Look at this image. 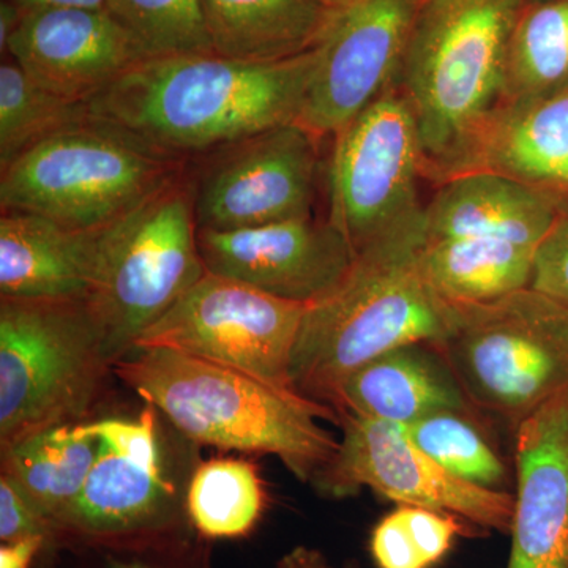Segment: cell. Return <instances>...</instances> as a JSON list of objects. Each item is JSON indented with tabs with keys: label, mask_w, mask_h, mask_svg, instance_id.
Wrapping results in <instances>:
<instances>
[{
	"label": "cell",
	"mask_w": 568,
	"mask_h": 568,
	"mask_svg": "<svg viewBox=\"0 0 568 568\" xmlns=\"http://www.w3.org/2000/svg\"><path fill=\"white\" fill-rule=\"evenodd\" d=\"M315 50L271 63L213 52L145 59L88 103L89 118L183 162L297 123Z\"/></svg>",
	"instance_id": "1"
},
{
	"label": "cell",
	"mask_w": 568,
	"mask_h": 568,
	"mask_svg": "<svg viewBox=\"0 0 568 568\" xmlns=\"http://www.w3.org/2000/svg\"><path fill=\"white\" fill-rule=\"evenodd\" d=\"M425 242L424 213L355 253L343 282L306 306L291 361V383L298 394L331 407L347 377L377 355L447 338L455 306L426 280Z\"/></svg>",
	"instance_id": "2"
},
{
	"label": "cell",
	"mask_w": 568,
	"mask_h": 568,
	"mask_svg": "<svg viewBox=\"0 0 568 568\" xmlns=\"http://www.w3.org/2000/svg\"><path fill=\"white\" fill-rule=\"evenodd\" d=\"M123 383L194 444L272 455L301 481L334 458L332 407L295 390L162 347H136L114 365Z\"/></svg>",
	"instance_id": "3"
},
{
	"label": "cell",
	"mask_w": 568,
	"mask_h": 568,
	"mask_svg": "<svg viewBox=\"0 0 568 568\" xmlns=\"http://www.w3.org/2000/svg\"><path fill=\"white\" fill-rule=\"evenodd\" d=\"M528 0H424L399 91L414 119L424 174L454 178L474 138L506 99L511 32Z\"/></svg>",
	"instance_id": "4"
},
{
	"label": "cell",
	"mask_w": 568,
	"mask_h": 568,
	"mask_svg": "<svg viewBox=\"0 0 568 568\" xmlns=\"http://www.w3.org/2000/svg\"><path fill=\"white\" fill-rule=\"evenodd\" d=\"M207 274L183 173L99 230V264L85 298L114 366Z\"/></svg>",
	"instance_id": "5"
},
{
	"label": "cell",
	"mask_w": 568,
	"mask_h": 568,
	"mask_svg": "<svg viewBox=\"0 0 568 568\" xmlns=\"http://www.w3.org/2000/svg\"><path fill=\"white\" fill-rule=\"evenodd\" d=\"M111 369L84 298H0V448L84 422Z\"/></svg>",
	"instance_id": "6"
},
{
	"label": "cell",
	"mask_w": 568,
	"mask_h": 568,
	"mask_svg": "<svg viewBox=\"0 0 568 568\" xmlns=\"http://www.w3.org/2000/svg\"><path fill=\"white\" fill-rule=\"evenodd\" d=\"M182 173L183 162L88 115L0 171V209L36 213L71 230H100Z\"/></svg>",
	"instance_id": "7"
},
{
	"label": "cell",
	"mask_w": 568,
	"mask_h": 568,
	"mask_svg": "<svg viewBox=\"0 0 568 568\" xmlns=\"http://www.w3.org/2000/svg\"><path fill=\"white\" fill-rule=\"evenodd\" d=\"M450 334L436 345L478 414L517 428L568 388V308L532 287L454 305Z\"/></svg>",
	"instance_id": "8"
},
{
	"label": "cell",
	"mask_w": 568,
	"mask_h": 568,
	"mask_svg": "<svg viewBox=\"0 0 568 568\" xmlns=\"http://www.w3.org/2000/svg\"><path fill=\"white\" fill-rule=\"evenodd\" d=\"M328 216L354 252L417 222L424 156L416 119L398 85L388 88L334 136Z\"/></svg>",
	"instance_id": "9"
},
{
	"label": "cell",
	"mask_w": 568,
	"mask_h": 568,
	"mask_svg": "<svg viewBox=\"0 0 568 568\" xmlns=\"http://www.w3.org/2000/svg\"><path fill=\"white\" fill-rule=\"evenodd\" d=\"M92 428L99 455L77 503L55 525L54 541L134 547L178 529L185 496L168 477L156 409L100 418Z\"/></svg>",
	"instance_id": "10"
},
{
	"label": "cell",
	"mask_w": 568,
	"mask_h": 568,
	"mask_svg": "<svg viewBox=\"0 0 568 568\" xmlns=\"http://www.w3.org/2000/svg\"><path fill=\"white\" fill-rule=\"evenodd\" d=\"M305 312L306 305L207 272L136 347L192 355L295 390L291 361Z\"/></svg>",
	"instance_id": "11"
},
{
	"label": "cell",
	"mask_w": 568,
	"mask_h": 568,
	"mask_svg": "<svg viewBox=\"0 0 568 568\" xmlns=\"http://www.w3.org/2000/svg\"><path fill=\"white\" fill-rule=\"evenodd\" d=\"M336 424L342 428L338 448L312 480L321 495L342 499L369 488L399 506L429 508L510 534L515 496L506 489L478 487L448 473L403 425L349 413L336 414Z\"/></svg>",
	"instance_id": "12"
},
{
	"label": "cell",
	"mask_w": 568,
	"mask_h": 568,
	"mask_svg": "<svg viewBox=\"0 0 568 568\" xmlns=\"http://www.w3.org/2000/svg\"><path fill=\"white\" fill-rule=\"evenodd\" d=\"M317 141L287 123L205 153L189 179L197 230H248L313 216Z\"/></svg>",
	"instance_id": "13"
},
{
	"label": "cell",
	"mask_w": 568,
	"mask_h": 568,
	"mask_svg": "<svg viewBox=\"0 0 568 568\" xmlns=\"http://www.w3.org/2000/svg\"><path fill=\"white\" fill-rule=\"evenodd\" d=\"M424 0H355L332 11L315 44V65L298 125L334 138L398 82Z\"/></svg>",
	"instance_id": "14"
},
{
	"label": "cell",
	"mask_w": 568,
	"mask_h": 568,
	"mask_svg": "<svg viewBox=\"0 0 568 568\" xmlns=\"http://www.w3.org/2000/svg\"><path fill=\"white\" fill-rule=\"evenodd\" d=\"M197 246L209 274L306 306L331 294L355 260L342 233L315 216L248 230H197Z\"/></svg>",
	"instance_id": "15"
},
{
	"label": "cell",
	"mask_w": 568,
	"mask_h": 568,
	"mask_svg": "<svg viewBox=\"0 0 568 568\" xmlns=\"http://www.w3.org/2000/svg\"><path fill=\"white\" fill-rule=\"evenodd\" d=\"M44 89L88 104L148 55L106 10L24 11L6 51Z\"/></svg>",
	"instance_id": "16"
},
{
	"label": "cell",
	"mask_w": 568,
	"mask_h": 568,
	"mask_svg": "<svg viewBox=\"0 0 568 568\" xmlns=\"http://www.w3.org/2000/svg\"><path fill=\"white\" fill-rule=\"evenodd\" d=\"M507 568H568V388L515 428Z\"/></svg>",
	"instance_id": "17"
},
{
	"label": "cell",
	"mask_w": 568,
	"mask_h": 568,
	"mask_svg": "<svg viewBox=\"0 0 568 568\" xmlns=\"http://www.w3.org/2000/svg\"><path fill=\"white\" fill-rule=\"evenodd\" d=\"M476 171L504 175L568 209V88L504 100L455 175Z\"/></svg>",
	"instance_id": "18"
},
{
	"label": "cell",
	"mask_w": 568,
	"mask_h": 568,
	"mask_svg": "<svg viewBox=\"0 0 568 568\" xmlns=\"http://www.w3.org/2000/svg\"><path fill=\"white\" fill-rule=\"evenodd\" d=\"M335 414L407 426L432 414L478 416L439 347L413 343L377 355L338 387L331 403Z\"/></svg>",
	"instance_id": "19"
},
{
	"label": "cell",
	"mask_w": 568,
	"mask_h": 568,
	"mask_svg": "<svg viewBox=\"0 0 568 568\" xmlns=\"http://www.w3.org/2000/svg\"><path fill=\"white\" fill-rule=\"evenodd\" d=\"M562 207L547 194L504 178L476 171L440 183L425 205L426 242L496 239L537 250Z\"/></svg>",
	"instance_id": "20"
},
{
	"label": "cell",
	"mask_w": 568,
	"mask_h": 568,
	"mask_svg": "<svg viewBox=\"0 0 568 568\" xmlns=\"http://www.w3.org/2000/svg\"><path fill=\"white\" fill-rule=\"evenodd\" d=\"M99 264V230L36 215H0V298H88Z\"/></svg>",
	"instance_id": "21"
},
{
	"label": "cell",
	"mask_w": 568,
	"mask_h": 568,
	"mask_svg": "<svg viewBox=\"0 0 568 568\" xmlns=\"http://www.w3.org/2000/svg\"><path fill=\"white\" fill-rule=\"evenodd\" d=\"M213 54L271 63L315 48L332 11L320 0H201Z\"/></svg>",
	"instance_id": "22"
},
{
	"label": "cell",
	"mask_w": 568,
	"mask_h": 568,
	"mask_svg": "<svg viewBox=\"0 0 568 568\" xmlns=\"http://www.w3.org/2000/svg\"><path fill=\"white\" fill-rule=\"evenodd\" d=\"M97 455L92 422L50 426L2 448V476L17 485L54 532L80 497Z\"/></svg>",
	"instance_id": "23"
},
{
	"label": "cell",
	"mask_w": 568,
	"mask_h": 568,
	"mask_svg": "<svg viewBox=\"0 0 568 568\" xmlns=\"http://www.w3.org/2000/svg\"><path fill=\"white\" fill-rule=\"evenodd\" d=\"M536 252L496 239H446L425 242L422 268L447 304H484L529 287Z\"/></svg>",
	"instance_id": "24"
},
{
	"label": "cell",
	"mask_w": 568,
	"mask_h": 568,
	"mask_svg": "<svg viewBox=\"0 0 568 568\" xmlns=\"http://www.w3.org/2000/svg\"><path fill=\"white\" fill-rule=\"evenodd\" d=\"M267 506L260 470L244 458H212L194 467L185 489L186 518L212 540L248 536Z\"/></svg>",
	"instance_id": "25"
},
{
	"label": "cell",
	"mask_w": 568,
	"mask_h": 568,
	"mask_svg": "<svg viewBox=\"0 0 568 568\" xmlns=\"http://www.w3.org/2000/svg\"><path fill=\"white\" fill-rule=\"evenodd\" d=\"M568 88V0L526 3L511 32L506 99Z\"/></svg>",
	"instance_id": "26"
},
{
	"label": "cell",
	"mask_w": 568,
	"mask_h": 568,
	"mask_svg": "<svg viewBox=\"0 0 568 568\" xmlns=\"http://www.w3.org/2000/svg\"><path fill=\"white\" fill-rule=\"evenodd\" d=\"M88 104L71 103L33 80L11 58L0 63V171L67 126L88 118Z\"/></svg>",
	"instance_id": "27"
},
{
	"label": "cell",
	"mask_w": 568,
	"mask_h": 568,
	"mask_svg": "<svg viewBox=\"0 0 568 568\" xmlns=\"http://www.w3.org/2000/svg\"><path fill=\"white\" fill-rule=\"evenodd\" d=\"M405 428L426 455L454 476L491 489L507 484V465L485 436L477 416L444 410Z\"/></svg>",
	"instance_id": "28"
},
{
	"label": "cell",
	"mask_w": 568,
	"mask_h": 568,
	"mask_svg": "<svg viewBox=\"0 0 568 568\" xmlns=\"http://www.w3.org/2000/svg\"><path fill=\"white\" fill-rule=\"evenodd\" d=\"M106 11L148 59L213 52L201 0H108Z\"/></svg>",
	"instance_id": "29"
},
{
	"label": "cell",
	"mask_w": 568,
	"mask_h": 568,
	"mask_svg": "<svg viewBox=\"0 0 568 568\" xmlns=\"http://www.w3.org/2000/svg\"><path fill=\"white\" fill-rule=\"evenodd\" d=\"M529 287L568 308V209L538 245Z\"/></svg>",
	"instance_id": "30"
},
{
	"label": "cell",
	"mask_w": 568,
	"mask_h": 568,
	"mask_svg": "<svg viewBox=\"0 0 568 568\" xmlns=\"http://www.w3.org/2000/svg\"><path fill=\"white\" fill-rule=\"evenodd\" d=\"M398 510L428 568L435 566L450 551L459 534H465L462 519L452 515L409 506H399Z\"/></svg>",
	"instance_id": "31"
},
{
	"label": "cell",
	"mask_w": 568,
	"mask_h": 568,
	"mask_svg": "<svg viewBox=\"0 0 568 568\" xmlns=\"http://www.w3.org/2000/svg\"><path fill=\"white\" fill-rule=\"evenodd\" d=\"M43 536L54 541V532L32 504L26 499L9 477L0 476V540H20V538Z\"/></svg>",
	"instance_id": "32"
},
{
	"label": "cell",
	"mask_w": 568,
	"mask_h": 568,
	"mask_svg": "<svg viewBox=\"0 0 568 568\" xmlns=\"http://www.w3.org/2000/svg\"><path fill=\"white\" fill-rule=\"evenodd\" d=\"M372 555L377 568H428L398 508L373 529Z\"/></svg>",
	"instance_id": "33"
},
{
	"label": "cell",
	"mask_w": 568,
	"mask_h": 568,
	"mask_svg": "<svg viewBox=\"0 0 568 568\" xmlns=\"http://www.w3.org/2000/svg\"><path fill=\"white\" fill-rule=\"evenodd\" d=\"M51 544L47 537L33 536L7 541L0 547V568H31L41 549Z\"/></svg>",
	"instance_id": "34"
},
{
	"label": "cell",
	"mask_w": 568,
	"mask_h": 568,
	"mask_svg": "<svg viewBox=\"0 0 568 568\" xmlns=\"http://www.w3.org/2000/svg\"><path fill=\"white\" fill-rule=\"evenodd\" d=\"M22 11L50 9L106 10L108 0H10Z\"/></svg>",
	"instance_id": "35"
},
{
	"label": "cell",
	"mask_w": 568,
	"mask_h": 568,
	"mask_svg": "<svg viewBox=\"0 0 568 568\" xmlns=\"http://www.w3.org/2000/svg\"><path fill=\"white\" fill-rule=\"evenodd\" d=\"M275 568H335L315 548L295 547L278 560Z\"/></svg>",
	"instance_id": "36"
},
{
	"label": "cell",
	"mask_w": 568,
	"mask_h": 568,
	"mask_svg": "<svg viewBox=\"0 0 568 568\" xmlns=\"http://www.w3.org/2000/svg\"><path fill=\"white\" fill-rule=\"evenodd\" d=\"M24 11L20 7L14 6L10 0H0V52L6 54L7 44L20 28Z\"/></svg>",
	"instance_id": "37"
},
{
	"label": "cell",
	"mask_w": 568,
	"mask_h": 568,
	"mask_svg": "<svg viewBox=\"0 0 568 568\" xmlns=\"http://www.w3.org/2000/svg\"><path fill=\"white\" fill-rule=\"evenodd\" d=\"M108 568H156L148 566V564L138 562V560H119L111 559L108 562Z\"/></svg>",
	"instance_id": "38"
},
{
	"label": "cell",
	"mask_w": 568,
	"mask_h": 568,
	"mask_svg": "<svg viewBox=\"0 0 568 568\" xmlns=\"http://www.w3.org/2000/svg\"><path fill=\"white\" fill-rule=\"evenodd\" d=\"M320 2L327 7L328 10H339L351 6L355 0H320Z\"/></svg>",
	"instance_id": "39"
},
{
	"label": "cell",
	"mask_w": 568,
	"mask_h": 568,
	"mask_svg": "<svg viewBox=\"0 0 568 568\" xmlns=\"http://www.w3.org/2000/svg\"><path fill=\"white\" fill-rule=\"evenodd\" d=\"M541 2V0H528L526 3Z\"/></svg>",
	"instance_id": "40"
}]
</instances>
